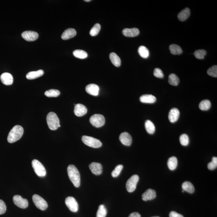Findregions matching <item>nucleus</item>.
Returning <instances> with one entry per match:
<instances>
[{
	"label": "nucleus",
	"mask_w": 217,
	"mask_h": 217,
	"mask_svg": "<svg viewBox=\"0 0 217 217\" xmlns=\"http://www.w3.org/2000/svg\"><path fill=\"white\" fill-rule=\"evenodd\" d=\"M129 217H141V215L138 212H133L131 214Z\"/></svg>",
	"instance_id": "44"
},
{
	"label": "nucleus",
	"mask_w": 217,
	"mask_h": 217,
	"mask_svg": "<svg viewBox=\"0 0 217 217\" xmlns=\"http://www.w3.org/2000/svg\"><path fill=\"white\" fill-rule=\"evenodd\" d=\"M182 189L184 191H187L189 193H192L195 191L193 185L189 181H186L182 184Z\"/></svg>",
	"instance_id": "27"
},
{
	"label": "nucleus",
	"mask_w": 217,
	"mask_h": 217,
	"mask_svg": "<svg viewBox=\"0 0 217 217\" xmlns=\"http://www.w3.org/2000/svg\"><path fill=\"white\" fill-rule=\"evenodd\" d=\"M122 33L124 36L127 37H135L138 36L140 33L138 28L124 29L122 31Z\"/></svg>",
	"instance_id": "17"
},
{
	"label": "nucleus",
	"mask_w": 217,
	"mask_h": 217,
	"mask_svg": "<svg viewBox=\"0 0 217 217\" xmlns=\"http://www.w3.org/2000/svg\"><path fill=\"white\" fill-rule=\"evenodd\" d=\"M208 75L214 77H217V66L214 65L209 68L207 71Z\"/></svg>",
	"instance_id": "39"
},
{
	"label": "nucleus",
	"mask_w": 217,
	"mask_h": 217,
	"mask_svg": "<svg viewBox=\"0 0 217 217\" xmlns=\"http://www.w3.org/2000/svg\"><path fill=\"white\" fill-rule=\"evenodd\" d=\"M74 111L76 116L81 117L87 113V109L86 107L82 104H77L75 105Z\"/></svg>",
	"instance_id": "13"
},
{
	"label": "nucleus",
	"mask_w": 217,
	"mask_h": 217,
	"mask_svg": "<svg viewBox=\"0 0 217 217\" xmlns=\"http://www.w3.org/2000/svg\"><path fill=\"white\" fill-rule=\"evenodd\" d=\"M1 80L3 84L6 85H10L13 83V79L11 74L5 72L1 76Z\"/></svg>",
	"instance_id": "16"
},
{
	"label": "nucleus",
	"mask_w": 217,
	"mask_h": 217,
	"mask_svg": "<svg viewBox=\"0 0 217 217\" xmlns=\"http://www.w3.org/2000/svg\"><path fill=\"white\" fill-rule=\"evenodd\" d=\"M109 58L112 63L116 67H119L121 64L120 58L114 52L111 53L109 55Z\"/></svg>",
	"instance_id": "24"
},
{
	"label": "nucleus",
	"mask_w": 217,
	"mask_h": 217,
	"mask_svg": "<svg viewBox=\"0 0 217 217\" xmlns=\"http://www.w3.org/2000/svg\"><path fill=\"white\" fill-rule=\"evenodd\" d=\"M206 53V51L205 50H199L195 51L193 55L197 59L201 60L204 59Z\"/></svg>",
	"instance_id": "35"
},
{
	"label": "nucleus",
	"mask_w": 217,
	"mask_h": 217,
	"mask_svg": "<svg viewBox=\"0 0 217 217\" xmlns=\"http://www.w3.org/2000/svg\"><path fill=\"white\" fill-rule=\"evenodd\" d=\"M7 207L5 202L0 199V215L4 214L6 211Z\"/></svg>",
	"instance_id": "41"
},
{
	"label": "nucleus",
	"mask_w": 217,
	"mask_h": 217,
	"mask_svg": "<svg viewBox=\"0 0 217 217\" xmlns=\"http://www.w3.org/2000/svg\"><path fill=\"white\" fill-rule=\"evenodd\" d=\"M156 192L155 190L149 189L147 190L142 195L143 200L147 201L152 200L156 197Z\"/></svg>",
	"instance_id": "18"
},
{
	"label": "nucleus",
	"mask_w": 217,
	"mask_h": 217,
	"mask_svg": "<svg viewBox=\"0 0 217 217\" xmlns=\"http://www.w3.org/2000/svg\"><path fill=\"white\" fill-rule=\"evenodd\" d=\"M177 159L175 156H172L168 160L167 165L168 168L171 170L173 171L176 169L177 166Z\"/></svg>",
	"instance_id": "26"
},
{
	"label": "nucleus",
	"mask_w": 217,
	"mask_h": 217,
	"mask_svg": "<svg viewBox=\"0 0 217 217\" xmlns=\"http://www.w3.org/2000/svg\"><path fill=\"white\" fill-rule=\"evenodd\" d=\"M139 179V176L135 175H133L128 180L126 184V189L128 192L131 193L135 191Z\"/></svg>",
	"instance_id": "8"
},
{
	"label": "nucleus",
	"mask_w": 217,
	"mask_h": 217,
	"mask_svg": "<svg viewBox=\"0 0 217 217\" xmlns=\"http://www.w3.org/2000/svg\"><path fill=\"white\" fill-rule=\"evenodd\" d=\"M119 139L123 145L130 146L132 143V138L128 133H122L119 135Z\"/></svg>",
	"instance_id": "12"
},
{
	"label": "nucleus",
	"mask_w": 217,
	"mask_h": 217,
	"mask_svg": "<svg viewBox=\"0 0 217 217\" xmlns=\"http://www.w3.org/2000/svg\"><path fill=\"white\" fill-rule=\"evenodd\" d=\"M140 100L143 103H153L156 101V98L151 95H144L140 97Z\"/></svg>",
	"instance_id": "22"
},
{
	"label": "nucleus",
	"mask_w": 217,
	"mask_h": 217,
	"mask_svg": "<svg viewBox=\"0 0 217 217\" xmlns=\"http://www.w3.org/2000/svg\"><path fill=\"white\" fill-rule=\"evenodd\" d=\"M145 127L147 132L149 134H153L155 131V125L151 121L148 120L146 121Z\"/></svg>",
	"instance_id": "28"
},
{
	"label": "nucleus",
	"mask_w": 217,
	"mask_h": 217,
	"mask_svg": "<svg viewBox=\"0 0 217 217\" xmlns=\"http://www.w3.org/2000/svg\"><path fill=\"white\" fill-rule=\"evenodd\" d=\"M168 82L171 85L177 86L179 82V79L175 74H171L168 77Z\"/></svg>",
	"instance_id": "31"
},
{
	"label": "nucleus",
	"mask_w": 217,
	"mask_h": 217,
	"mask_svg": "<svg viewBox=\"0 0 217 217\" xmlns=\"http://www.w3.org/2000/svg\"><path fill=\"white\" fill-rule=\"evenodd\" d=\"M85 90L90 95L97 96L99 94V87L95 84H91L87 85Z\"/></svg>",
	"instance_id": "15"
},
{
	"label": "nucleus",
	"mask_w": 217,
	"mask_h": 217,
	"mask_svg": "<svg viewBox=\"0 0 217 217\" xmlns=\"http://www.w3.org/2000/svg\"><path fill=\"white\" fill-rule=\"evenodd\" d=\"M77 34L76 31L73 28H68L65 30L62 34L61 38L63 40H68L74 38Z\"/></svg>",
	"instance_id": "20"
},
{
	"label": "nucleus",
	"mask_w": 217,
	"mask_h": 217,
	"mask_svg": "<svg viewBox=\"0 0 217 217\" xmlns=\"http://www.w3.org/2000/svg\"><path fill=\"white\" fill-rule=\"evenodd\" d=\"M24 133V130L22 126L16 125L10 131L8 137V142L13 143L19 140L22 137Z\"/></svg>",
	"instance_id": "2"
},
{
	"label": "nucleus",
	"mask_w": 217,
	"mask_h": 217,
	"mask_svg": "<svg viewBox=\"0 0 217 217\" xmlns=\"http://www.w3.org/2000/svg\"><path fill=\"white\" fill-rule=\"evenodd\" d=\"M91 172L94 175H100L102 172V166L99 163L93 162L89 166Z\"/></svg>",
	"instance_id": "14"
},
{
	"label": "nucleus",
	"mask_w": 217,
	"mask_h": 217,
	"mask_svg": "<svg viewBox=\"0 0 217 217\" xmlns=\"http://www.w3.org/2000/svg\"><path fill=\"white\" fill-rule=\"evenodd\" d=\"M85 1V2H90L91 1V0H85V1Z\"/></svg>",
	"instance_id": "46"
},
{
	"label": "nucleus",
	"mask_w": 217,
	"mask_h": 217,
	"mask_svg": "<svg viewBox=\"0 0 217 217\" xmlns=\"http://www.w3.org/2000/svg\"><path fill=\"white\" fill-rule=\"evenodd\" d=\"M159 217L157 216V217Z\"/></svg>",
	"instance_id": "48"
},
{
	"label": "nucleus",
	"mask_w": 217,
	"mask_h": 217,
	"mask_svg": "<svg viewBox=\"0 0 217 217\" xmlns=\"http://www.w3.org/2000/svg\"><path fill=\"white\" fill-rule=\"evenodd\" d=\"M123 168V166L119 165L117 166L115 169L111 172V175L113 177H117L119 175L120 173Z\"/></svg>",
	"instance_id": "38"
},
{
	"label": "nucleus",
	"mask_w": 217,
	"mask_h": 217,
	"mask_svg": "<svg viewBox=\"0 0 217 217\" xmlns=\"http://www.w3.org/2000/svg\"><path fill=\"white\" fill-rule=\"evenodd\" d=\"M211 106V103L209 100H204L201 101L199 104V108L202 111L208 110Z\"/></svg>",
	"instance_id": "32"
},
{
	"label": "nucleus",
	"mask_w": 217,
	"mask_h": 217,
	"mask_svg": "<svg viewBox=\"0 0 217 217\" xmlns=\"http://www.w3.org/2000/svg\"><path fill=\"white\" fill-rule=\"evenodd\" d=\"M180 142L181 145L184 146H186L189 145V140L188 135L186 134H183L181 135L180 137Z\"/></svg>",
	"instance_id": "37"
},
{
	"label": "nucleus",
	"mask_w": 217,
	"mask_h": 217,
	"mask_svg": "<svg viewBox=\"0 0 217 217\" xmlns=\"http://www.w3.org/2000/svg\"><path fill=\"white\" fill-rule=\"evenodd\" d=\"M13 201L16 205L22 209H25L28 206V200L24 199L20 195H15L13 198Z\"/></svg>",
	"instance_id": "10"
},
{
	"label": "nucleus",
	"mask_w": 217,
	"mask_h": 217,
	"mask_svg": "<svg viewBox=\"0 0 217 217\" xmlns=\"http://www.w3.org/2000/svg\"><path fill=\"white\" fill-rule=\"evenodd\" d=\"M101 29V25L99 24H95L94 26L91 29L90 31V34L91 36H95L99 33Z\"/></svg>",
	"instance_id": "36"
},
{
	"label": "nucleus",
	"mask_w": 217,
	"mask_h": 217,
	"mask_svg": "<svg viewBox=\"0 0 217 217\" xmlns=\"http://www.w3.org/2000/svg\"><path fill=\"white\" fill-rule=\"evenodd\" d=\"M180 112L176 108H172L168 114V119L171 123L176 122L179 118Z\"/></svg>",
	"instance_id": "19"
},
{
	"label": "nucleus",
	"mask_w": 217,
	"mask_h": 217,
	"mask_svg": "<svg viewBox=\"0 0 217 217\" xmlns=\"http://www.w3.org/2000/svg\"><path fill=\"white\" fill-rule=\"evenodd\" d=\"M73 54L76 58L81 59H85L88 56L87 53L85 51L81 50H75Z\"/></svg>",
	"instance_id": "29"
},
{
	"label": "nucleus",
	"mask_w": 217,
	"mask_h": 217,
	"mask_svg": "<svg viewBox=\"0 0 217 217\" xmlns=\"http://www.w3.org/2000/svg\"><path fill=\"white\" fill-rule=\"evenodd\" d=\"M217 163H215L212 162V161L209 163L208 165V169L210 170H214L217 168Z\"/></svg>",
	"instance_id": "42"
},
{
	"label": "nucleus",
	"mask_w": 217,
	"mask_h": 217,
	"mask_svg": "<svg viewBox=\"0 0 217 217\" xmlns=\"http://www.w3.org/2000/svg\"><path fill=\"white\" fill-rule=\"evenodd\" d=\"M32 199L37 208L41 210H45L48 208V205L46 201L39 195H34L32 197Z\"/></svg>",
	"instance_id": "7"
},
{
	"label": "nucleus",
	"mask_w": 217,
	"mask_h": 217,
	"mask_svg": "<svg viewBox=\"0 0 217 217\" xmlns=\"http://www.w3.org/2000/svg\"><path fill=\"white\" fill-rule=\"evenodd\" d=\"M46 120L48 127L52 130H55L58 128L60 120L55 113L51 112L48 114Z\"/></svg>",
	"instance_id": "3"
},
{
	"label": "nucleus",
	"mask_w": 217,
	"mask_h": 217,
	"mask_svg": "<svg viewBox=\"0 0 217 217\" xmlns=\"http://www.w3.org/2000/svg\"><path fill=\"white\" fill-rule=\"evenodd\" d=\"M190 15V10L189 8H186L183 10L178 15V18L179 21H184L186 20Z\"/></svg>",
	"instance_id": "23"
},
{
	"label": "nucleus",
	"mask_w": 217,
	"mask_h": 217,
	"mask_svg": "<svg viewBox=\"0 0 217 217\" xmlns=\"http://www.w3.org/2000/svg\"><path fill=\"white\" fill-rule=\"evenodd\" d=\"M68 177L74 186L78 188L80 186V174L77 168L75 165H71L67 168Z\"/></svg>",
	"instance_id": "1"
},
{
	"label": "nucleus",
	"mask_w": 217,
	"mask_h": 217,
	"mask_svg": "<svg viewBox=\"0 0 217 217\" xmlns=\"http://www.w3.org/2000/svg\"><path fill=\"white\" fill-rule=\"evenodd\" d=\"M90 122L93 126L98 128L103 126L105 124V120L103 115L96 114L91 117Z\"/></svg>",
	"instance_id": "6"
},
{
	"label": "nucleus",
	"mask_w": 217,
	"mask_h": 217,
	"mask_svg": "<svg viewBox=\"0 0 217 217\" xmlns=\"http://www.w3.org/2000/svg\"><path fill=\"white\" fill-rule=\"evenodd\" d=\"M60 95V91L56 89H50L45 92V95L49 98H56Z\"/></svg>",
	"instance_id": "34"
},
{
	"label": "nucleus",
	"mask_w": 217,
	"mask_h": 217,
	"mask_svg": "<svg viewBox=\"0 0 217 217\" xmlns=\"http://www.w3.org/2000/svg\"><path fill=\"white\" fill-rule=\"evenodd\" d=\"M32 166L35 173L40 177H44L46 175V171L44 165L40 161L34 159L32 161Z\"/></svg>",
	"instance_id": "5"
},
{
	"label": "nucleus",
	"mask_w": 217,
	"mask_h": 217,
	"mask_svg": "<svg viewBox=\"0 0 217 217\" xmlns=\"http://www.w3.org/2000/svg\"><path fill=\"white\" fill-rule=\"evenodd\" d=\"M65 204L71 212H76L78 211V203L73 197H67L65 199Z\"/></svg>",
	"instance_id": "9"
},
{
	"label": "nucleus",
	"mask_w": 217,
	"mask_h": 217,
	"mask_svg": "<svg viewBox=\"0 0 217 217\" xmlns=\"http://www.w3.org/2000/svg\"><path fill=\"white\" fill-rule=\"evenodd\" d=\"M82 140L85 145L92 148H98L101 147L102 145V143L99 140L91 136L83 135L82 138Z\"/></svg>",
	"instance_id": "4"
},
{
	"label": "nucleus",
	"mask_w": 217,
	"mask_h": 217,
	"mask_svg": "<svg viewBox=\"0 0 217 217\" xmlns=\"http://www.w3.org/2000/svg\"><path fill=\"white\" fill-rule=\"evenodd\" d=\"M154 75L157 78H162L164 77L162 70L158 68H156L154 71Z\"/></svg>",
	"instance_id": "40"
},
{
	"label": "nucleus",
	"mask_w": 217,
	"mask_h": 217,
	"mask_svg": "<svg viewBox=\"0 0 217 217\" xmlns=\"http://www.w3.org/2000/svg\"><path fill=\"white\" fill-rule=\"evenodd\" d=\"M138 52L141 57L144 58H147L149 55V50L148 48L145 46H140L138 49Z\"/></svg>",
	"instance_id": "30"
},
{
	"label": "nucleus",
	"mask_w": 217,
	"mask_h": 217,
	"mask_svg": "<svg viewBox=\"0 0 217 217\" xmlns=\"http://www.w3.org/2000/svg\"><path fill=\"white\" fill-rule=\"evenodd\" d=\"M44 72L42 70L36 71H31L28 72L26 75V78L29 80H33L39 78L44 75Z\"/></svg>",
	"instance_id": "21"
},
{
	"label": "nucleus",
	"mask_w": 217,
	"mask_h": 217,
	"mask_svg": "<svg viewBox=\"0 0 217 217\" xmlns=\"http://www.w3.org/2000/svg\"><path fill=\"white\" fill-rule=\"evenodd\" d=\"M169 50L171 53L173 55H180L183 53L182 48L177 44H171L170 45Z\"/></svg>",
	"instance_id": "25"
},
{
	"label": "nucleus",
	"mask_w": 217,
	"mask_h": 217,
	"mask_svg": "<svg viewBox=\"0 0 217 217\" xmlns=\"http://www.w3.org/2000/svg\"><path fill=\"white\" fill-rule=\"evenodd\" d=\"M182 192H184V191L183 190H182Z\"/></svg>",
	"instance_id": "47"
},
{
	"label": "nucleus",
	"mask_w": 217,
	"mask_h": 217,
	"mask_svg": "<svg viewBox=\"0 0 217 217\" xmlns=\"http://www.w3.org/2000/svg\"><path fill=\"white\" fill-rule=\"evenodd\" d=\"M169 217H184L183 216V215L180 214H178L177 213L175 212H174V211H172V212H171L169 214Z\"/></svg>",
	"instance_id": "43"
},
{
	"label": "nucleus",
	"mask_w": 217,
	"mask_h": 217,
	"mask_svg": "<svg viewBox=\"0 0 217 217\" xmlns=\"http://www.w3.org/2000/svg\"><path fill=\"white\" fill-rule=\"evenodd\" d=\"M107 214V210L104 205H100L97 213L96 217H106Z\"/></svg>",
	"instance_id": "33"
},
{
	"label": "nucleus",
	"mask_w": 217,
	"mask_h": 217,
	"mask_svg": "<svg viewBox=\"0 0 217 217\" xmlns=\"http://www.w3.org/2000/svg\"><path fill=\"white\" fill-rule=\"evenodd\" d=\"M21 36L25 40L33 41L36 40L38 39L39 35L35 31H27L22 33Z\"/></svg>",
	"instance_id": "11"
},
{
	"label": "nucleus",
	"mask_w": 217,
	"mask_h": 217,
	"mask_svg": "<svg viewBox=\"0 0 217 217\" xmlns=\"http://www.w3.org/2000/svg\"><path fill=\"white\" fill-rule=\"evenodd\" d=\"M212 161L215 163H217V158L216 157H213L212 158Z\"/></svg>",
	"instance_id": "45"
}]
</instances>
